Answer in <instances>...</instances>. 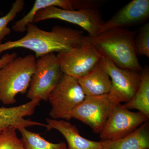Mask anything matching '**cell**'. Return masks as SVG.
<instances>
[{
  "instance_id": "6da1fadb",
  "label": "cell",
  "mask_w": 149,
  "mask_h": 149,
  "mask_svg": "<svg viewBox=\"0 0 149 149\" xmlns=\"http://www.w3.org/2000/svg\"><path fill=\"white\" fill-rule=\"evenodd\" d=\"M26 32L18 40L0 45V55L12 49L24 48L35 52L37 58L47 54L67 52L83 45L86 40L82 31L69 27L55 26L47 31L32 23L27 25Z\"/></svg>"
},
{
  "instance_id": "7a4b0ae2",
  "label": "cell",
  "mask_w": 149,
  "mask_h": 149,
  "mask_svg": "<svg viewBox=\"0 0 149 149\" xmlns=\"http://www.w3.org/2000/svg\"><path fill=\"white\" fill-rule=\"evenodd\" d=\"M136 32L126 28L109 29L87 40L101 56L110 59L123 69L141 72L143 68L139 63L135 47Z\"/></svg>"
},
{
  "instance_id": "3957f363",
  "label": "cell",
  "mask_w": 149,
  "mask_h": 149,
  "mask_svg": "<svg viewBox=\"0 0 149 149\" xmlns=\"http://www.w3.org/2000/svg\"><path fill=\"white\" fill-rule=\"evenodd\" d=\"M36 61L34 55L17 56L0 68V102L13 104L18 94L27 93Z\"/></svg>"
},
{
  "instance_id": "277c9868",
  "label": "cell",
  "mask_w": 149,
  "mask_h": 149,
  "mask_svg": "<svg viewBox=\"0 0 149 149\" xmlns=\"http://www.w3.org/2000/svg\"><path fill=\"white\" fill-rule=\"evenodd\" d=\"M63 74L55 54H47L38 58L26 94L27 98L47 101Z\"/></svg>"
},
{
  "instance_id": "5b68a950",
  "label": "cell",
  "mask_w": 149,
  "mask_h": 149,
  "mask_svg": "<svg viewBox=\"0 0 149 149\" xmlns=\"http://www.w3.org/2000/svg\"><path fill=\"white\" fill-rule=\"evenodd\" d=\"M85 96L77 79L63 74L48 98L52 106L51 118L67 121L72 119V111Z\"/></svg>"
},
{
  "instance_id": "8992f818",
  "label": "cell",
  "mask_w": 149,
  "mask_h": 149,
  "mask_svg": "<svg viewBox=\"0 0 149 149\" xmlns=\"http://www.w3.org/2000/svg\"><path fill=\"white\" fill-rule=\"evenodd\" d=\"M99 63L111 80V89L109 94L111 100L116 104L130 101L139 89L141 72L120 68L104 56H101Z\"/></svg>"
},
{
  "instance_id": "52a82bcc",
  "label": "cell",
  "mask_w": 149,
  "mask_h": 149,
  "mask_svg": "<svg viewBox=\"0 0 149 149\" xmlns=\"http://www.w3.org/2000/svg\"><path fill=\"white\" fill-rule=\"evenodd\" d=\"M49 19H58L76 24L94 37L98 35L104 22L98 8L65 10L54 6L39 11L35 15L34 22Z\"/></svg>"
},
{
  "instance_id": "ba28073f",
  "label": "cell",
  "mask_w": 149,
  "mask_h": 149,
  "mask_svg": "<svg viewBox=\"0 0 149 149\" xmlns=\"http://www.w3.org/2000/svg\"><path fill=\"white\" fill-rule=\"evenodd\" d=\"M56 55L63 74L79 79L87 75L98 63L101 55L89 42Z\"/></svg>"
},
{
  "instance_id": "9c48e42d",
  "label": "cell",
  "mask_w": 149,
  "mask_h": 149,
  "mask_svg": "<svg viewBox=\"0 0 149 149\" xmlns=\"http://www.w3.org/2000/svg\"><path fill=\"white\" fill-rule=\"evenodd\" d=\"M149 118L141 112L131 111L123 104H117L100 133V138L101 141L121 139L136 130Z\"/></svg>"
},
{
  "instance_id": "30bf717a",
  "label": "cell",
  "mask_w": 149,
  "mask_h": 149,
  "mask_svg": "<svg viewBox=\"0 0 149 149\" xmlns=\"http://www.w3.org/2000/svg\"><path fill=\"white\" fill-rule=\"evenodd\" d=\"M116 104L109 94L86 96L73 111L71 117L90 126L94 133L100 134Z\"/></svg>"
},
{
  "instance_id": "8fae6325",
  "label": "cell",
  "mask_w": 149,
  "mask_h": 149,
  "mask_svg": "<svg viewBox=\"0 0 149 149\" xmlns=\"http://www.w3.org/2000/svg\"><path fill=\"white\" fill-rule=\"evenodd\" d=\"M149 17V0H133L104 22L99 34L109 29L125 28L141 24Z\"/></svg>"
},
{
  "instance_id": "7c38bea8",
  "label": "cell",
  "mask_w": 149,
  "mask_h": 149,
  "mask_svg": "<svg viewBox=\"0 0 149 149\" xmlns=\"http://www.w3.org/2000/svg\"><path fill=\"white\" fill-rule=\"evenodd\" d=\"M37 106L38 103L32 100L18 106L0 107V133L10 127L18 130L40 125L39 122L25 118L32 115Z\"/></svg>"
},
{
  "instance_id": "4fadbf2b",
  "label": "cell",
  "mask_w": 149,
  "mask_h": 149,
  "mask_svg": "<svg viewBox=\"0 0 149 149\" xmlns=\"http://www.w3.org/2000/svg\"><path fill=\"white\" fill-rule=\"evenodd\" d=\"M47 130L55 129L64 137L68 144L67 149H102L100 141H91L81 136L75 125L64 120L47 118Z\"/></svg>"
},
{
  "instance_id": "5bb4252c",
  "label": "cell",
  "mask_w": 149,
  "mask_h": 149,
  "mask_svg": "<svg viewBox=\"0 0 149 149\" xmlns=\"http://www.w3.org/2000/svg\"><path fill=\"white\" fill-rule=\"evenodd\" d=\"M77 81L85 96L109 94L111 89L110 77L99 62L91 72Z\"/></svg>"
},
{
  "instance_id": "9a60e30c",
  "label": "cell",
  "mask_w": 149,
  "mask_h": 149,
  "mask_svg": "<svg viewBox=\"0 0 149 149\" xmlns=\"http://www.w3.org/2000/svg\"><path fill=\"white\" fill-rule=\"evenodd\" d=\"M101 142L102 149H149V120L121 139Z\"/></svg>"
},
{
  "instance_id": "2e32d148",
  "label": "cell",
  "mask_w": 149,
  "mask_h": 149,
  "mask_svg": "<svg viewBox=\"0 0 149 149\" xmlns=\"http://www.w3.org/2000/svg\"><path fill=\"white\" fill-rule=\"evenodd\" d=\"M51 6L65 10H72L74 7V2L72 0H36L29 12L15 23L12 27L13 30L20 33L26 32L27 25L33 23L37 13L41 10Z\"/></svg>"
},
{
  "instance_id": "e0dca14e",
  "label": "cell",
  "mask_w": 149,
  "mask_h": 149,
  "mask_svg": "<svg viewBox=\"0 0 149 149\" xmlns=\"http://www.w3.org/2000/svg\"><path fill=\"white\" fill-rule=\"evenodd\" d=\"M141 83L136 95L123 105L127 109H136L149 118V70L148 68L141 72Z\"/></svg>"
},
{
  "instance_id": "ac0fdd59",
  "label": "cell",
  "mask_w": 149,
  "mask_h": 149,
  "mask_svg": "<svg viewBox=\"0 0 149 149\" xmlns=\"http://www.w3.org/2000/svg\"><path fill=\"white\" fill-rule=\"evenodd\" d=\"M22 135L21 141L24 149H67L65 142L54 143L49 142L38 133L27 130L26 128L18 130Z\"/></svg>"
},
{
  "instance_id": "d6986e66",
  "label": "cell",
  "mask_w": 149,
  "mask_h": 149,
  "mask_svg": "<svg viewBox=\"0 0 149 149\" xmlns=\"http://www.w3.org/2000/svg\"><path fill=\"white\" fill-rule=\"evenodd\" d=\"M24 0H16L13 3L10 10L4 16L0 17V45L6 37L10 35L11 29L8 27L9 23L13 21L25 6Z\"/></svg>"
},
{
  "instance_id": "ffe728a7",
  "label": "cell",
  "mask_w": 149,
  "mask_h": 149,
  "mask_svg": "<svg viewBox=\"0 0 149 149\" xmlns=\"http://www.w3.org/2000/svg\"><path fill=\"white\" fill-rule=\"evenodd\" d=\"M16 130L14 127H10L0 133V149H24Z\"/></svg>"
},
{
  "instance_id": "44dd1931",
  "label": "cell",
  "mask_w": 149,
  "mask_h": 149,
  "mask_svg": "<svg viewBox=\"0 0 149 149\" xmlns=\"http://www.w3.org/2000/svg\"><path fill=\"white\" fill-rule=\"evenodd\" d=\"M135 47L137 56L149 58V24L146 23L141 27L139 35L136 37Z\"/></svg>"
},
{
  "instance_id": "7402d4cb",
  "label": "cell",
  "mask_w": 149,
  "mask_h": 149,
  "mask_svg": "<svg viewBox=\"0 0 149 149\" xmlns=\"http://www.w3.org/2000/svg\"><path fill=\"white\" fill-rule=\"evenodd\" d=\"M17 56V54L15 52L6 53L3 55L0 58V68L5 66Z\"/></svg>"
}]
</instances>
